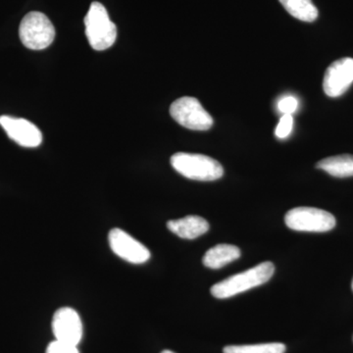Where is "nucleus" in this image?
Wrapping results in <instances>:
<instances>
[{
  "instance_id": "8",
  "label": "nucleus",
  "mask_w": 353,
  "mask_h": 353,
  "mask_svg": "<svg viewBox=\"0 0 353 353\" xmlns=\"http://www.w3.org/2000/svg\"><path fill=\"white\" fill-rule=\"evenodd\" d=\"M52 331L57 341L78 345L83 338V323L80 315L73 308L58 309L53 315Z\"/></svg>"
},
{
  "instance_id": "2",
  "label": "nucleus",
  "mask_w": 353,
  "mask_h": 353,
  "mask_svg": "<svg viewBox=\"0 0 353 353\" xmlns=\"http://www.w3.org/2000/svg\"><path fill=\"white\" fill-rule=\"evenodd\" d=\"M171 165L181 175L190 180L211 182L222 178V165L206 155L179 152L171 157Z\"/></svg>"
},
{
  "instance_id": "15",
  "label": "nucleus",
  "mask_w": 353,
  "mask_h": 353,
  "mask_svg": "<svg viewBox=\"0 0 353 353\" xmlns=\"http://www.w3.org/2000/svg\"><path fill=\"white\" fill-rule=\"evenodd\" d=\"M285 345L281 343H260V345H229L224 353H285Z\"/></svg>"
},
{
  "instance_id": "7",
  "label": "nucleus",
  "mask_w": 353,
  "mask_h": 353,
  "mask_svg": "<svg viewBox=\"0 0 353 353\" xmlns=\"http://www.w3.org/2000/svg\"><path fill=\"white\" fill-rule=\"evenodd\" d=\"M108 241L112 252L130 263L143 264L150 259V252L148 248L118 228L111 230Z\"/></svg>"
},
{
  "instance_id": "20",
  "label": "nucleus",
  "mask_w": 353,
  "mask_h": 353,
  "mask_svg": "<svg viewBox=\"0 0 353 353\" xmlns=\"http://www.w3.org/2000/svg\"><path fill=\"white\" fill-rule=\"evenodd\" d=\"M352 290H353V280H352Z\"/></svg>"
},
{
  "instance_id": "6",
  "label": "nucleus",
  "mask_w": 353,
  "mask_h": 353,
  "mask_svg": "<svg viewBox=\"0 0 353 353\" xmlns=\"http://www.w3.org/2000/svg\"><path fill=\"white\" fill-rule=\"evenodd\" d=\"M172 118L181 126L192 131H208L213 126V118L194 97H183L170 106Z\"/></svg>"
},
{
  "instance_id": "18",
  "label": "nucleus",
  "mask_w": 353,
  "mask_h": 353,
  "mask_svg": "<svg viewBox=\"0 0 353 353\" xmlns=\"http://www.w3.org/2000/svg\"><path fill=\"white\" fill-rule=\"evenodd\" d=\"M46 353H80L77 345H70V343H62V341H52L46 348Z\"/></svg>"
},
{
  "instance_id": "17",
  "label": "nucleus",
  "mask_w": 353,
  "mask_h": 353,
  "mask_svg": "<svg viewBox=\"0 0 353 353\" xmlns=\"http://www.w3.org/2000/svg\"><path fill=\"white\" fill-rule=\"evenodd\" d=\"M297 106H299V101L292 95L283 97L278 103L279 111L284 115H292V113L296 112Z\"/></svg>"
},
{
  "instance_id": "4",
  "label": "nucleus",
  "mask_w": 353,
  "mask_h": 353,
  "mask_svg": "<svg viewBox=\"0 0 353 353\" xmlns=\"http://www.w3.org/2000/svg\"><path fill=\"white\" fill-rule=\"evenodd\" d=\"M19 36L22 43L29 50H44L54 41V26L48 16L34 11L23 18L19 28Z\"/></svg>"
},
{
  "instance_id": "1",
  "label": "nucleus",
  "mask_w": 353,
  "mask_h": 353,
  "mask_svg": "<svg viewBox=\"0 0 353 353\" xmlns=\"http://www.w3.org/2000/svg\"><path fill=\"white\" fill-rule=\"evenodd\" d=\"M274 272H275V266L272 262H263L253 268L236 274L227 278L226 280L217 283L211 288V294L216 299H229L265 284L270 280L274 275Z\"/></svg>"
},
{
  "instance_id": "19",
  "label": "nucleus",
  "mask_w": 353,
  "mask_h": 353,
  "mask_svg": "<svg viewBox=\"0 0 353 353\" xmlns=\"http://www.w3.org/2000/svg\"><path fill=\"white\" fill-rule=\"evenodd\" d=\"M161 353H175L173 352H171V350H163Z\"/></svg>"
},
{
  "instance_id": "13",
  "label": "nucleus",
  "mask_w": 353,
  "mask_h": 353,
  "mask_svg": "<svg viewBox=\"0 0 353 353\" xmlns=\"http://www.w3.org/2000/svg\"><path fill=\"white\" fill-rule=\"evenodd\" d=\"M316 167L336 178L353 176V155L343 154L325 158L318 162Z\"/></svg>"
},
{
  "instance_id": "10",
  "label": "nucleus",
  "mask_w": 353,
  "mask_h": 353,
  "mask_svg": "<svg viewBox=\"0 0 353 353\" xmlns=\"http://www.w3.org/2000/svg\"><path fill=\"white\" fill-rule=\"evenodd\" d=\"M0 126L9 138L24 148H38L43 141V134L39 128L22 118L0 116Z\"/></svg>"
},
{
  "instance_id": "9",
  "label": "nucleus",
  "mask_w": 353,
  "mask_h": 353,
  "mask_svg": "<svg viewBox=\"0 0 353 353\" xmlns=\"http://www.w3.org/2000/svg\"><path fill=\"white\" fill-rule=\"evenodd\" d=\"M353 83V58L345 57L332 63L325 73L323 88L330 97L345 94Z\"/></svg>"
},
{
  "instance_id": "12",
  "label": "nucleus",
  "mask_w": 353,
  "mask_h": 353,
  "mask_svg": "<svg viewBox=\"0 0 353 353\" xmlns=\"http://www.w3.org/2000/svg\"><path fill=\"white\" fill-rule=\"evenodd\" d=\"M240 257L241 250L238 246L221 243L210 248L204 255L202 262L208 268L220 269Z\"/></svg>"
},
{
  "instance_id": "3",
  "label": "nucleus",
  "mask_w": 353,
  "mask_h": 353,
  "mask_svg": "<svg viewBox=\"0 0 353 353\" xmlns=\"http://www.w3.org/2000/svg\"><path fill=\"white\" fill-rule=\"evenodd\" d=\"M85 36L94 50L111 48L117 38V27L109 18L105 7L92 2L85 17Z\"/></svg>"
},
{
  "instance_id": "11",
  "label": "nucleus",
  "mask_w": 353,
  "mask_h": 353,
  "mask_svg": "<svg viewBox=\"0 0 353 353\" xmlns=\"http://www.w3.org/2000/svg\"><path fill=\"white\" fill-rule=\"evenodd\" d=\"M167 228L172 233L185 240H194L209 230L208 221L199 216L190 215L182 219L170 220L167 223Z\"/></svg>"
},
{
  "instance_id": "5",
  "label": "nucleus",
  "mask_w": 353,
  "mask_h": 353,
  "mask_svg": "<svg viewBox=\"0 0 353 353\" xmlns=\"http://www.w3.org/2000/svg\"><path fill=\"white\" fill-rule=\"evenodd\" d=\"M285 225L290 230L325 233L336 226V218L328 211L314 208H296L285 214Z\"/></svg>"
},
{
  "instance_id": "16",
  "label": "nucleus",
  "mask_w": 353,
  "mask_h": 353,
  "mask_svg": "<svg viewBox=\"0 0 353 353\" xmlns=\"http://www.w3.org/2000/svg\"><path fill=\"white\" fill-rule=\"evenodd\" d=\"M294 125V119L292 115H283L275 130V134L278 139H284L290 136Z\"/></svg>"
},
{
  "instance_id": "14",
  "label": "nucleus",
  "mask_w": 353,
  "mask_h": 353,
  "mask_svg": "<svg viewBox=\"0 0 353 353\" xmlns=\"http://www.w3.org/2000/svg\"><path fill=\"white\" fill-rule=\"evenodd\" d=\"M288 11L296 19L303 22H314L318 18V9L312 0H279Z\"/></svg>"
}]
</instances>
